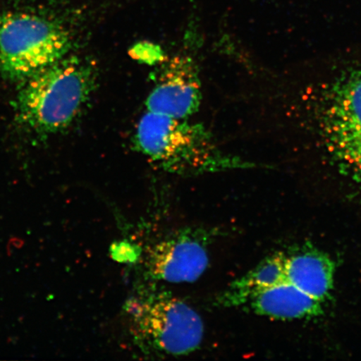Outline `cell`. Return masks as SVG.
Listing matches in <instances>:
<instances>
[{
    "label": "cell",
    "mask_w": 361,
    "mask_h": 361,
    "mask_svg": "<svg viewBox=\"0 0 361 361\" xmlns=\"http://www.w3.org/2000/svg\"><path fill=\"white\" fill-rule=\"evenodd\" d=\"M87 8L78 0H3L0 73L24 82L67 56Z\"/></svg>",
    "instance_id": "cell-1"
},
{
    "label": "cell",
    "mask_w": 361,
    "mask_h": 361,
    "mask_svg": "<svg viewBox=\"0 0 361 361\" xmlns=\"http://www.w3.org/2000/svg\"><path fill=\"white\" fill-rule=\"evenodd\" d=\"M96 81L92 63L66 56L23 82L15 102L18 119L40 135L60 133L79 115Z\"/></svg>",
    "instance_id": "cell-2"
},
{
    "label": "cell",
    "mask_w": 361,
    "mask_h": 361,
    "mask_svg": "<svg viewBox=\"0 0 361 361\" xmlns=\"http://www.w3.org/2000/svg\"><path fill=\"white\" fill-rule=\"evenodd\" d=\"M135 144L142 154L169 171H209L240 166L223 154L200 125L150 111L139 121Z\"/></svg>",
    "instance_id": "cell-3"
},
{
    "label": "cell",
    "mask_w": 361,
    "mask_h": 361,
    "mask_svg": "<svg viewBox=\"0 0 361 361\" xmlns=\"http://www.w3.org/2000/svg\"><path fill=\"white\" fill-rule=\"evenodd\" d=\"M134 341L162 355L191 353L203 336L200 316L177 298L161 292H144L126 303Z\"/></svg>",
    "instance_id": "cell-4"
},
{
    "label": "cell",
    "mask_w": 361,
    "mask_h": 361,
    "mask_svg": "<svg viewBox=\"0 0 361 361\" xmlns=\"http://www.w3.org/2000/svg\"><path fill=\"white\" fill-rule=\"evenodd\" d=\"M322 120L328 151L342 170L361 183V69L334 85Z\"/></svg>",
    "instance_id": "cell-5"
},
{
    "label": "cell",
    "mask_w": 361,
    "mask_h": 361,
    "mask_svg": "<svg viewBox=\"0 0 361 361\" xmlns=\"http://www.w3.org/2000/svg\"><path fill=\"white\" fill-rule=\"evenodd\" d=\"M201 82L191 57L176 56L166 63L147 99V111L186 119L200 109Z\"/></svg>",
    "instance_id": "cell-6"
},
{
    "label": "cell",
    "mask_w": 361,
    "mask_h": 361,
    "mask_svg": "<svg viewBox=\"0 0 361 361\" xmlns=\"http://www.w3.org/2000/svg\"><path fill=\"white\" fill-rule=\"evenodd\" d=\"M147 270L157 281L193 282L204 273L209 256L204 246L192 234H179L152 248Z\"/></svg>",
    "instance_id": "cell-7"
},
{
    "label": "cell",
    "mask_w": 361,
    "mask_h": 361,
    "mask_svg": "<svg viewBox=\"0 0 361 361\" xmlns=\"http://www.w3.org/2000/svg\"><path fill=\"white\" fill-rule=\"evenodd\" d=\"M243 305H248L255 313L260 315L293 320L310 319L322 314L324 303L307 295L286 279L276 286L255 293Z\"/></svg>",
    "instance_id": "cell-8"
},
{
    "label": "cell",
    "mask_w": 361,
    "mask_h": 361,
    "mask_svg": "<svg viewBox=\"0 0 361 361\" xmlns=\"http://www.w3.org/2000/svg\"><path fill=\"white\" fill-rule=\"evenodd\" d=\"M335 271V264L331 257L314 248H304L286 254L287 281L323 303L331 295Z\"/></svg>",
    "instance_id": "cell-9"
},
{
    "label": "cell",
    "mask_w": 361,
    "mask_h": 361,
    "mask_svg": "<svg viewBox=\"0 0 361 361\" xmlns=\"http://www.w3.org/2000/svg\"><path fill=\"white\" fill-rule=\"evenodd\" d=\"M130 54L135 60L146 63H157L164 58L159 47L149 42H142L135 45Z\"/></svg>",
    "instance_id": "cell-10"
}]
</instances>
